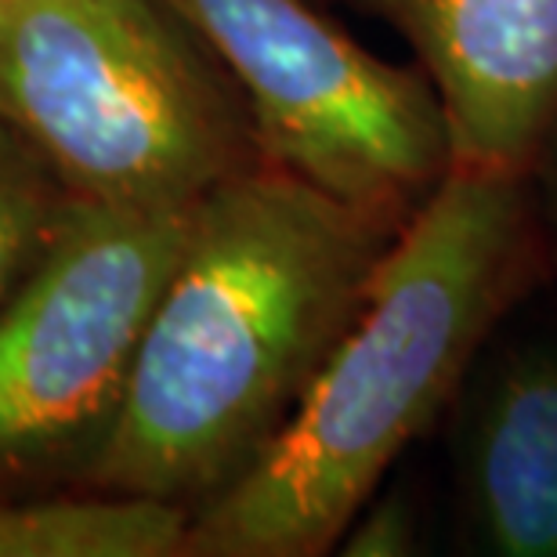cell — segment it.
<instances>
[{
    "instance_id": "2",
    "label": "cell",
    "mask_w": 557,
    "mask_h": 557,
    "mask_svg": "<svg viewBox=\"0 0 557 557\" xmlns=\"http://www.w3.org/2000/svg\"><path fill=\"white\" fill-rule=\"evenodd\" d=\"M557 269L536 177L453 166L376 269L351 330L264 456L188 521L182 557L337 550L392 463Z\"/></svg>"
},
{
    "instance_id": "6",
    "label": "cell",
    "mask_w": 557,
    "mask_h": 557,
    "mask_svg": "<svg viewBox=\"0 0 557 557\" xmlns=\"http://www.w3.org/2000/svg\"><path fill=\"white\" fill-rule=\"evenodd\" d=\"M333 4L387 22L413 48L442 102L453 166L536 177L557 131V0Z\"/></svg>"
},
{
    "instance_id": "10",
    "label": "cell",
    "mask_w": 557,
    "mask_h": 557,
    "mask_svg": "<svg viewBox=\"0 0 557 557\" xmlns=\"http://www.w3.org/2000/svg\"><path fill=\"white\" fill-rule=\"evenodd\" d=\"M348 557H409L420 554V518L403 493H376L370 496L348 532L337 543Z\"/></svg>"
},
{
    "instance_id": "3",
    "label": "cell",
    "mask_w": 557,
    "mask_h": 557,
    "mask_svg": "<svg viewBox=\"0 0 557 557\" xmlns=\"http://www.w3.org/2000/svg\"><path fill=\"white\" fill-rule=\"evenodd\" d=\"M0 124L73 199L199 203L258 166L239 84L166 0H0Z\"/></svg>"
},
{
    "instance_id": "1",
    "label": "cell",
    "mask_w": 557,
    "mask_h": 557,
    "mask_svg": "<svg viewBox=\"0 0 557 557\" xmlns=\"http://www.w3.org/2000/svg\"><path fill=\"white\" fill-rule=\"evenodd\" d=\"M406 221L258 163L196 207L84 488L199 507L294 420Z\"/></svg>"
},
{
    "instance_id": "9",
    "label": "cell",
    "mask_w": 557,
    "mask_h": 557,
    "mask_svg": "<svg viewBox=\"0 0 557 557\" xmlns=\"http://www.w3.org/2000/svg\"><path fill=\"white\" fill-rule=\"evenodd\" d=\"M70 203L44 156L0 124V308L48 253Z\"/></svg>"
},
{
    "instance_id": "4",
    "label": "cell",
    "mask_w": 557,
    "mask_h": 557,
    "mask_svg": "<svg viewBox=\"0 0 557 557\" xmlns=\"http://www.w3.org/2000/svg\"><path fill=\"white\" fill-rule=\"evenodd\" d=\"M196 207L70 203L48 253L0 308V496L87 485Z\"/></svg>"
},
{
    "instance_id": "7",
    "label": "cell",
    "mask_w": 557,
    "mask_h": 557,
    "mask_svg": "<svg viewBox=\"0 0 557 557\" xmlns=\"http://www.w3.org/2000/svg\"><path fill=\"white\" fill-rule=\"evenodd\" d=\"M460 398L456 463L474 547L557 557V344H488Z\"/></svg>"
},
{
    "instance_id": "8",
    "label": "cell",
    "mask_w": 557,
    "mask_h": 557,
    "mask_svg": "<svg viewBox=\"0 0 557 557\" xmlns=\"http://www.w3.org/2000/svg\"><path fill=\"white\" fill-rule=\"evenodd\" d=\"M188 521L177 504L98 488L0 496V557H182Z\"/></svg>"
},
{
    "instance_id": "11",
    "label": "cell",
    "mask_w": 557,
    "mask_h": 557,
    "mask_svg": "<svg viewBox=\"0 0 557 557\" xmlns=\"http://www.w3.org/2000/svg\"><path fill=\"white\" fill-rule=\"evenodd\" d=\"M536 177L547 182V196H540V199H543V214H547L550 236H557V131L550 135L547 152H543V160L536 166Z\"/></svg>"
},
{
    "instance_id": "5",
    "label": "cell",
    "mask_w": 557,
    "mask_h": 557,
    "mask_svg": "<svg viewBox=\"0 0 557 557\" xmlns=\"http://www.w3.org/2000/svg\"><path fill=\"white\" fill-rule=\"evenodd\" d=\"M247 98L264 163L373 214L409 221L453 171L420 65L376 59L319 0H166Z\"/></svg>"
}]
</instances>
